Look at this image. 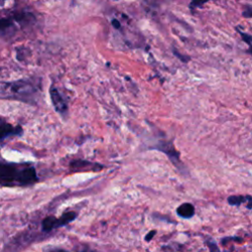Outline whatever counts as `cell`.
<instances>
[{"label":"cell","instance_id":"30bf717a","mask_svg":"<svg viewBox=\"0 0 252 252\" xmlns=\"http://www.w3.org/2000/svg\"><path fill=\"white\" fill-rule=\"evenodd\" d=\"M57 227V218L54 216H48L41 220V229L45 232L51 231Z\"/></svg>","mask_w":252,"mask_h":252},{"label":"cell","instance_id":"d6986e66","mask_svg":"<svg viewBox=\"0 0 252 252\" xmlns=\"http://www.w3.org/2000/svg\"><path fill=\"white\" fill-rule=\"evenodd\" d=\"M48 252H69V251H67L65 249H62V248H54V249L49 250Z\"/></svg>","mask_w":252,"mask_h":252},{"label":"cell","instance_id":"9a60e30c","mask_svg":"<svg viewBox=\"0 0 252 252\" xmlns=\"http://www.w3.org/2000/svg\"><path fill=\"white\" fill-rule=\"evenodd\" d=\"M242 15H243V17H245V18H252V7L246 5V6L244 7V10H243Z\"/></svg>","mask_w":252,"mask_h":252},{"label":"cell","instance_id":"7c38bea8","mask_svg":"<svg viewBox=\"0 0 252 252\" xmlns=\"http://www.w3.org/2000/svg\"><path fill=\"white\" fill-rule=\"evenodd\" d=\"M208 1H210V0H192L191 3H190V5H189L190 10H191L192 12H194V10H195L196 8L201 7L203 4L207 3Z\"/></svg>","mask_w":252,"mask_h":252},{"label":"cell","instance_id":"277c9868","mask_svg":"<svg viewBox=\"0 0 252 252\" xmlns=\"http://www.w3.org/2000/svg\"><path fill=\"white\" fill-rule=\"evenodd\" d=\"M227 203L230 206L239 207L244 204L248 210H252V196L251 195H231L227 197Z\"/></svg>","mask_w":252,"mask_h":252},{"label":"cell","instance_id":"5bb4252c","mask_svg":"<svg viewBox=\"0 0 252 252\" xmlns=\"http://www.w3.org/2000/svg\"><path fill=\"white\" fill-rule=\"evenodd\" d=\"M231 240H233V241H238V242H242V238H240V237H237V236H233V237H231V236H226V237H223V238L221 239V244H222V245H225L227 242H229V241H231Z\"/></svg>","mask_w":252,"mask_h":252},{"label":"cell","instance_id":"5b68a950","mask_svg":"<svg viewBox=\"0 0 252 252\" xmlns=\"http://www.w3.org/2000/svg\"><path fill=\"white\" fill-rule=\"evenodd\" d=\"M159 151H162L167 155V157L170 158V160L175 164V166L180 167L181 161L179 158V153L174 149L173 145L171 143H162L161 146L158 147Z\"/></svg>","mask_w":252,"mask_h":252},{"label":"cell","instance_id":"8fae6325","mask_svg":"<svg viewBox=\"0 0 252 252\" xmlns=\"http://www.w3.org/2000/svg\"><path fill=\"white\" fill-rule=\"evenodd\" d=\"M238 32L241 35V38L249 45V48H248L247 52L252 55V35H250V34H248L246 32H241L239 30H238Z\"/></svg>","mask_w":252,"mask_h":252},{"label":"cell","instance_id":"7a4b0ae2","mask_svg":"<svg viewBox=\"0 0 252 252\" xmlns=\"http://www.w3.org/2000/svg\"><path fill=\"white\" fill-rule=\"evenodd\" d=\"M49 93H50L51 101H52V104H53L55 110L59 114L65 115L67 113V103L64 100V98L62 97V95L60 94V93L58 92V90L54 87H51Z\"/></svg>","mask_w":252,"mask_h":252},{"label":"cell","instance_id":"3957f363","mask_svg":"<svg viewBox=\"0 0 252 252\" xmlns=\"http://www.w3.org/2000/svg\"><path fill=\"white\" fill-rule=\"evenodd\" d=\"M37 181V175L33 166H25L22 169L20 186H28L34 184Z\"/></svg>","mask_w":252,"mask_h":252},{"label":"cell","instance_id":"ba28073f","mask_svg":"<svg viewBox=\"0 0 252 252\" xmlns=\"http://www.w3.org/2000/svg\"><path fill=\"white\" fill-rule=\"evenodd\" d=\"M77 217H78V213L74 211L63 213L59 218H57V227H61L69 224L70 222L75 220Z\"/></svg>","mask_w":252,"mask_h":252},{"label":"cell","instance_id":"8992f818","mask_svg":"<svg viewBox=\"0 0 252 252\" xmlns=\"http://www.w3.org/2000/svg\"><path fill=\"white\" fill-rule=\"evenodd\" d=\"M23 130L21 126H13L7 122L0 124V139H5L10 136H21Z\"/></svg>","mask_w":252,"mask_h":252},{"label":"cell","instance_id":"e0dca14e","mask_svg":"<svg viewBox=\"0 0 252 252\" xmlns=\"http://www.w3.org/2000/svg\"><path fill=\"white\" fill-rule=\"evenodd\" d=\"M77 252H94V251H93L90 247H88L86 245H82L77 249Z\"/></svg>","mask_w":252,"mask_h":252},{"label":"cell","instance_id":"6da1fadb","mask_svg":"<svg viewBox=\"0 0 252 252\" xmlns=\"http://www.w3.org/2000/svg\"><path fill=\"white\" fill-rule=\"evenodd\" d=\"M22 168L13 163L0 162V185L20 186Z\"/></svg>","mask_w":252,"mask_h":252},{"label":"cell","instance_id":"4fadbf2b","mask_svg":"<svg viewBox=\"0 0 252 252\" xmlns=\"http://www.w3.org/2000/svg\"><path fill=\"white\" fill-rule=\"evenodd\" d=\"M207 245H208V248H209L210 252H220L218 244L215 241H213V240L207 241Z\"/></svg>","mask_w":252,"mask_h":252},{"label":"cell","instance_id":"52a82bcc","mask_svg":"<svg viewBox=\"0 0 252 252\" xmlns=\"http://www.w3.org/2000/svg\"><path fill=\"white\" fill-rule=\"evenodd\" d=\"M176 214L178 217L184 220H189L195 215V207L191 203H182L176 209Z\"/></svg>","mask_w":252,"mask_h":252},{"label":"cell","instance_id":"9c48e42d","mask_svg":"<svg viewBox=\"0 0 252 252\" xmlns=\"http://www.w3.org/2000/svg\"><path fill=\"white\" fill-rule=\"evenodd\" d=\"M15 31V27L12 19H0V35L12 34Z\"/></svg>","mask_w":252,"mask_h":252},{"label":"cell","instance_id":"ac0fdd59","mask_svg":"<svg viewBox=\"0 0 252 252\" xmlns=\"http://www.w3.org/2000/svg\"><path fill=\"white\" fill-rule=\"evenodd\" d=\"M111 24H112V26H113L115 29H120V27H121L120 22H119L118 20H116V19H113V20L111 21Z\"/></svg>","mask_w":252,"mask_h":252},{"label":"cell","instance_id":"2e32d148","mask_svg":"<svg viewBox=\"0 0 252 252\" xmlns=\"http://www.w3.org/2000/svg\"><path fill=\"white\" fill-rule=\"evenodd\" d=\"M157 234V230H150L146 235H145V240L146 241H151L153 238H154V236Z\"/></svg>","mask_w":252,"mask_h":252}]
</instances>
